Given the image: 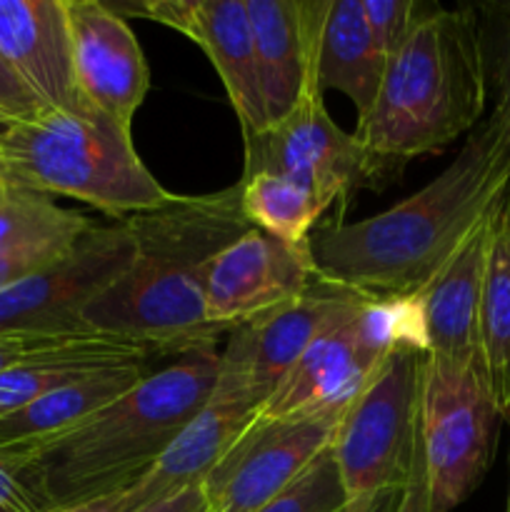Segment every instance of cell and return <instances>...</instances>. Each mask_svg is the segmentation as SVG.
<instances>
[{
	"instance_id": "1",
	"label": "cell",
	"mask_w": 510,
	"mask_h": 512,
	"mask_svg": "<svg viewBox=\"0 0 510 512\" xmlns=\"http://www.w3.org/2000/svg\"><path fill=\"white\" fill-rule=\"evenodd\" d=\"M510 190V150L490 120L425 188L358 223L318 225L308 238L323 283L373 295H415Z\"/></svg>"
},
{
	"instance_id": "2",
	"label": "cell",
	"mask_w": 510,
	"mask_h": 512,
	"mask_svg": "<svg viewBox=\"0 0 510 512\" xmlns=\"http://www.w3.org/2000/svg\"><path fill=\"white\" fill-rule=\"evenodd\" d=\"M125 225L133 260L85 308V328L173 358L218 343L223 333L205 320V273L225 245L253 228L240 205V183L218 193L173 195L163 208L125 218Z\"/></svg>"
},
{
	"instance_id": "3",
	"label": "cell",
	"mask_w": 510,
	"mask_h": 512,
	"mask_svg": "<svg viewBox=\"0 0 510 512\" xmlns=\"http://www.w3.org/2000/svg\"><path fill=\"white\" fill-rule=\"evenodd\" d=\"M218 368L215 345L180 355L73 433L13 463L48 512L128 490L208 403Z\"/></svg>"
},
{
	"instance_id": "4",
	"label": "cell",
	"mask_w": 510,
	"mask_h": 512,
	"mask_svg": "<svg viewBox=\"0 0 510 512\" xmlns=\"http://www.w3.org/2000/svg\"><path fill=\"white\" fill-rule=\"evenodd\" d=\"M485 80L483 33L473 8L418 15L390 55L378 98L355 138L395 168L440 153L478 128L488 98Z\"/></svg>"
},
{
	"instance_id": "5",
	"label": "cell",
	"mask_w": 510,
	"mask_h": 512,
	"mask_svg": "<svg viewBox=\"0 0 510 512\" xmlns=\"http://www.w3.org/2000/svg\"><path fill=\"white\" fill-rule=\"evenodd\" d=\"M0 168L15 188L68 195L115 220L173 200L140 160L133 133L93 113L38 110L8 125L0 133Z\"/></svg>"
},
{
	"instance_id": "6",
	"label": "cell",
	"mask_w": 510,
	"mask_h": 512,
	"mask_svg": "<svg viewBox=\"0 0 510 512\" xmlns=\"http://www.w3.org/2000/svg\"><path fill=\"white\" fill-rule=\"evenodd\" d=\"M425 353L398 348L340 418L333 453L350 503L393 498L413 478L420 445V378Z\"/></svg>"
},
{
	"instance_id": "7",
	"label": "cell",
	"mask_w": 510,
	"mask_h": 512,
	"mask_svg": "<svg viewBox=\"0 0 510 512\" xmlns=\"http://www.w3.org/2000/svg\"><path fill=\"white\" fill-rule=\"evenodd\" d=\"M503 410L478 360L425 355L420 378V445L430 512L463 505L493 465Z\"/></svg>"
},
{
	"instance_id": "8",
	"label": "cell",
	"mask_w": 510,
	"mask_h": 512,
	"mask_svg": "<svg viewBox=\"0 0 510 512\" xmlns=\"http://www.w3.org/2000/svg\"><path fill=\"white\" fill-rule=\"evenodd\" d=\"M243 178L278 175L305 185L333 205L360 188H383L398 168L375 158L355 133H345L325 110L323 93L310 90L298 108L263 133L243 135Z\"/></svg>"
},
{
	"instance_id": "9",
	"label": "cell",
	"mask_w": 510,
	"mask_h": 512,
	"mask_svg": "<svg viewBox=\"0 0 510 512\" xmlns=\"http://www.w3.org/2000/svg\"><path fill=\"white\" fill-rule=\"evenodd\" d=\"M133 253L125 220L93 225L60 263L0 288V333H93L85 308L128 270Z\"/></svg>"
},
{
	"instance_id": "10",
	"label": "cell",
	"mask_w": 510,
	"mask_h": 512,
	"mask_svg": "<svg viewBox=\"0 0 510 512\" xmlns=\"http://www.w3.org/2000/svg\"><path fill=\"white\" fill-rule=\"evenodd\" d=\"M368 298L318 278L303 298L230 333L213 390L263 410L300 355L330 328L353 318Z\"/></svg>"
},
{
	"instance_id": "11",
	"label": "cell",
	"mask_w": 510,
	"mask_h": 512,
	"mask_svg": "<svg viewBox=\"0 0 510 512\" xmlns=\"http://www.w3.org/2000/svg\"><path fill=\"white\" fill-rule=\"evenodd\" d=\"M343 415L255 420L203 480L208 512H258L295 483L333 443Z\"/></svg>"
},
{
	"instance_id": "12",
	"label": "cell",
	"mask_w": 510,
	"mask_h": 512,
	"mask_svg": "<svg viewBox=\"0 0 510 512\" xmlns=\"http://www.w3.org/2000/svg\"><path fill=\"white\" fill-rule=\"evenodd\" d=\"M318 283L308 243L290 245L250 228L225 245L205 273V320L218 333L265 318Z\"/></svg>"
},
{
	"instance_id": "13",
	"label": "cell",
	"mask_w": 510,
	"mask_h": 512,
	"mask_svg": "<svg viewBox=\"0 0 510 512\" xmlns=\"http://www.w3.org/2000/svg\"><path fill=\"white\" fill-rule=\"evenodd\" d=\"M80 105L133 133L150 70L128 18L103 0H65Z\"/></svg>"
},
{
	"instance_id": "14",
	"label": "cell",
	"mask_w": 510,
	"mask_h": 512,
	"mask_svg": "<svg viewBox=\"0 0 510 512\" xmlns=\"http://www.w3.org/2000/svg\"><path fill=\"white\" fill-rule=\"evenodd\" d=\"M125 13H138L193 40L223 80L243 135L268 128L245 0H145L128 5Z\"/></svg>"
},
{
	"instance_id": "15",
	"label": "cell",
	"mask_w": 510,
	"mask_h": 512,
	"mask_svg": "<svg viewBox=\"0 0 510 512\" xmlns=\"http://www.w3.org/2000/svg\"><path fill=\"white\" fill-rule=\"evenodd\" d=\"M330 0H245L268 125L318 88L315 50Z\"/></svg>"
},
{
	"instance_id": "16",
	"label": "cell",
	"mask_w": 510,
	"mask_h": 512,
	"mask_svg": "<svg viewBox=\"0 0 510 512\" xmlns=\"http://www.w3.org/2000/svg\"><path fill=\"white\" fill-rule=\"evenodd\" d=\"M0 55L43 110L88 113L75 90L65 0H0Z\"/></svg>"
},
{
	"instance_id": "17",
	"label": "cell",
	"mask_w": 510,
	"mask_h": 512,
	"mask_svg": "<svg viewBox=\"0 0 510 512\" xmlns=\"http://www.w3.org/2000/svg\"><path fill=\"white\" fill-rule=\"evenodd\" d=\"M493 210L470 230L458 250L440 265L438 273L413 295L423 320L425 355L458 363H480L478 318Z\"/></svg>"
},
{
	"instance_id": "18",
	"label": "cell",
	"mask_w": 510,
	"mask_h": 512,
	"mask_svg": "<svg viewBox=\"0 0 510 512\" xmlns=\"http://www.w3.org/2000/svg\"><path fill=\"white\" fill-rule=\"evenodd\" d=\"M355 315L320 335L300 355L293 370L285 375L283 383L260 410V420L308 413L345 415V410L363 393L378 365L383 363L365 350Z\"/></svg>"
},
{
	"instance_id": "19",
	"label": "cell",
	"mask_w": 510,
	"mask_h": 512,
	"mask_svg": "<svg viewBox=\"0 0 510 512\" xmlns=\"http://www.w3.org/2000/svg\"><path fill=\"white\" fill-rule=\"evenodd\" d=\"M260 408L233 395H210L183 433L173 440L163 458L125 490L128 510L135 512L158 500L173 498L188 488H198L210 470L243 438L245 430L258 420Z\"/></svg>"
},
{
	"instance_id": "20",
	"label": "cell",
	"mask_w": 510,
	"mask_h": 512,
	"mask_svg": "<svg viewBox=\"0 0 510 512\" xmlns=\"http://www.w3.org/2000/svg\"><path fill=\"white\" fill-rule=\"evenodd\" d=\"M148 375V360L100 368L0 418V455L25 458L65 438Z\"/></svg>"
},
{
	"instance_id": "21",
	"label": "cell",
	"mask_w": 510,
	"mask_h": 512,
	"mask_svg": "<svg viewBox=\"0 0 510 512\" xmlns=\"http://www.w3.org/2000/svg\"><path fill=\"white\" fill-rule=\"evenodd\" d=\"M90 228L88 215L50 195L10 188L0 195V288L60 263Z\"/></svg>"
},
{
	"instance_id": "22",
	"label": "cell",
	"mask_w": 510,
	"mask_h": 512,
	"mask_svg": "<svg viewBox=\"0 0 510 512\" xmlns=\"http://www.w3.org/2000/svg\"><path fill=\"white\" fill-rule=\"evenodd\" d=\"M385 65L388 58L370 35L363 0H330L315 50V83L320 93H343L353 103L360 123L378 98Z\"/></svg>"
},
{
	"instance_id": "23",
	"label": "cell",
	"mask_w": 510,
	"mask_h": 512,
	"mask_svg": "<svg viewBox=\"0 0 510 512\" xmlns=\"http://www.w3.org/2000/svg\"><path fill=\"white\" fill-rule=\"evenodd\" d=\"M150 353L138 343L105 333H85L53 353L38 355L0 375V418L35 403L43 395L75 383L100 368L140 363Z\"/></svg>"
},
{
	"instance_id": "24",
	"label": "cell",
	"mask_w": 510,
	"mask_h": 512,
	"mask_svg": "<svg viewBox=\"0 0 510 512\" xmlns=\"http://www.w3.org/2000/svg\"><path fill=\"white\" fill-rule=\"evenodd\" d=\"M478 340L485 378L505 418L510 400V190L490 218Z\"/></svg>"
},
{
	"instance_id": "25",
	"label": "cell",
	"mask_w": 510,
	"mask_h": 512,
	"mask_svg": "<svg viewBox=\"0 0 510 512\" xmlns=\"http://www.w3.org/2000/svg\"><path fill=\"white\" fill-rule=\"evenodd\" d=\"M240 205L253 228L290 245L308 243L318 220L330 208L320 195L278 175L240 178Z\"/></svg>"
},
{
	"instance_id": "26",
	"label": "cell",
	"mask_w": 510,
	"mask_h": 512,
	"mask_svg": "<svg viewBox=\"0 0 510 512\" xmlns=\"http://www.w3.org/2000/svg\"><path fill=\"white\" fill-rule=\"evenodd\" d=\"M348 503V493H345L333 443H330V448H325L290 488H285L278 498L270 500L258 512H343Z\"/></svg>"
},
{
	"instance_id": "27",
	"label": "cell",
	"mask_w": 510,
	"mask_h": 512,
	"mask_svg": "<svg viewBox=\"0 0 510 512\" xmlns=\"http://www.w3.org/2000/svg\"><path fill=\"white\" fill-rule=\"evenodd\" d=\"M363 13L375 45L390 60V55L405 43L418 20V3L415 0H363Z\"/></svg>"
},
{
	"instance_id": "28",
	"label": "cell",
	"mask_w": 510,
	"mask_h": 512,
	"mask_svg": "<svg viewBox=\"0 0 510 512\" xmlns=\"http://www.w3.org/2000/svg\"><path fill=\"white\" fill-rule=\"evenodd\" d=\"M505 13L503 38H500L498 65H495V80H498V103H495L490 123L498 128L500 138L510 150V3L500 8Z\"/></svg>"
},
{
	"instance_id": "29",
	"label": "cell",
	"mask_w": 510,
	"mask_h": 512,
	"mask_svg": "<svg viewBox=\"0 0 510 512\" xmlns=\"http://www.w3.org/2000/svg\"><path fill=\"white\" fill-rule=\"evenodd\" d=\"M0 512H48L18 465L0 455Z\"/></svg>"
},
{
	"instance_id": "30",
	"label": "cell",
	"mask_w": 510,
	"mask_h": 512,
	"mask_svg": "<svg viewBox=\"0 0 510 512\" xmlns=\"http://www.w3.org/2000/svg\"><path fill=\"white\" fill-rule=\"evenodd\" d=\"M38 110H43L38 105V100L20 83L18 75L10 70V65L0 55V113L8 120H13V123H18V120L35 115Z\"/></svg>"
},
{
	"instance_id": "31",
	"label": "cell",
	"mask_w": 510,
	"mask_h": 512,
	"mask_svg": "<svg viewBox=\"0 0 510 512\" xmlns=\"http://www.w3.org/2000/svg\"><path fill=\"white\" fill-rule=\"evenodd\" d=\"M393 512H430V493H428V478H425L423 458H420L410 483L405 485L403 493L398 495V503H395Z\"/></svg>"
},
{
	"instance_id": "32",
	"label": "cell",
	"mask_w": 510,
	"mask_h": 512,
	"mask_svg": "<svg viewBox=\"0 0 510 512\" xmlns=\"http://www.w3.org/2000/svg\"><path fill=\"white\" fill-rule=\"evenodd\" d=\"M135 512H208V503H205L203 488L198 485V488H188L173 498L158 500V503L145 505Z\"/></svg>"
},
{
	"instance_id": "33",
	"label": "cell",
	"mask_w": 510,
	"mask_h": 512,
	"mask_svg": "<svg viewBox=\"0 0 510 512\" xmlns=\"http://www.w3.org/2000/svg\"><path fill=\"white\" fill-rule=\"evenodd\" d=\"M53 512H130V510H128V498H125V490H120V493L105 495V498L90 500V503L68 505V508H58Z\"/></svg>"
},
{
	"instance_id": "34",
	"label": "cell",
	"mask_w": 510,
	"mask_h": 512,
	"mask_svg": "<svg viewBox=\"0 0 510 512\" xmlns=\"http://www.w3.org/2000/svg\"><path fill=\"white\" fill-rule=\"evenodd\" d=\"M395 503H398V495L380 500H358V503H348L343 512H393Z\"/></svg>"
},
{
	"instance_id": "35",
	"label": "cell",
	"mask_w": 510,
	"mask_h": 512,
	"mask_svg": "<svg viewBox=\"0 0 510 512\" xmlns=\"http://www.w3.org/2000/svg\"><path fill=\"white\" fill-rule=\"evenodd\" d=\"M10 188H15V185L10 183V178H8V175H5V170L0 168V195H3V193H8Z\"/></svg>"
},
{
	"instance_id": "36",
	"label": "cell",
	"mask_w": 510,
	"mask_h": 512,
	"mask_svg": "<svg viewBox=\"0 0 510 512\" xmlns=\"http://www.w3.org/2000/svg\"><path fill=\"white\" fill-rule=\"evenodd\" d=\"M505 420L510 425V400H508V408H505ZM505 512H510V490H508V505H505Z\"/></svg>"
},
{
	"instance_id": "37",
	"label": "cell",
	"mask_w": 510,
	"mask_h": 512,
	"mask_svg": "<svg viewBox=\"0 0 510 512\" xmlns=\"http://www.w3.org/2000/svg\"><path fill=\"white\" fill-rule=\"evenodd\" d=\"M8 125H13V120H8L3 113H0V133H3V130L8 128Z\"/></svg>"
}]
</instances>
